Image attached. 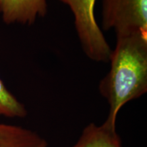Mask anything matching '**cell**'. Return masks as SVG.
Segmentation results:
<instances>
[{"label": "cell", "instance_id": "8992f818", "mask_svg": "<svg viewBox=\"0 0 147 147\" xmlns=\"http://www.w3.org/2000/svg\"><path fill=\"white\" fill-rule=\"evenodd\" d=\"M47 141L22 127L0 123V147H48Z\"/></svg>", "mask_w": 147, "mask_h": 147}, {"label": "cell", "instance_id": "52a82bcc", "mask_svg": "<svg viewBox=\"0 0 147 147\" xmlns=\"http://www.w3.org/2000/svg\"><path fill=\"white\" fill-rule=\"evenodd\" d=\"M27 114L25 106L7 89L0 78V116L9 118H23Z\"/></svg>", "mask_w": 147, "mask_h": 147}, {"label": "cell", "instance_id": "277c9868", "mask_svg": "<svg viewBox=\"0 0 147 147\" xmlns=\"http://www.w3.org/2000/svg\"><path fill=\"white\" fill-rule=\"evenodd\" d=\"M47 0H0V14L5 23L32 25L47 14Z\"/></svg>", "mask_w": 147, "mask_h": 147}, {"label": "cell", "instance_id": "7a4b0ae2", "mask_svg": "<svg viewBox=\"0 0 147 147\" xmlns=\"http://www.w3.org/2000/svg\"><path fill=\"white\" fill-rule=\"evenodd\" d=\"M74 18V26L84 54L97 62L109 61L112 49L95 16L96 0H59Z\"/></svg>", "mask_w": 147, "mask_h": 147}, {"label": "cell", "instance_id": "5b68a950", "mask_svg": "<svg viewBox=\"0 0 147 147\" xmlns=\"http://www.w3.org/2000/svg\"><path fill=\"white\" fill-rule=\"evenodd\" d=\"M71 147H121V142L116 126L105 121L100 126L88 125L78 142Z\"/></svg>", "mask_w": 147, "mask_h": 147}, {"label": "cell", "instance_id": "6da1fadb", "mask_svg": "<svg viewBox=\"0 0 147 147\" xmlns=\"http://www.w3.org/2000/svg\"><path fill=\"white\" fill-rule=\"evenodd\" d=\"M110 70L99 84L110 110L106 122L116 126L123 106L147 92V36L140 33L116 35Z\"/></svg>", "mask_w": 147, "mask_h": 147}, {"label": "cell", "instance_id": "3957f363", "mask_svg": "<svg viewBox=\"0 0 147 147\" xmlns=\"http://www.w3.org/2000/svg\"><path fill=\"white\" fill-rule=\"evenodd\" d=\"M102 14L104 30L147 36V0H103Z\"/></svg>", "mask_w": 147, "mask_h": 147}]
</instances>
